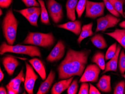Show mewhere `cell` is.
Masks as SVG:
<instances>
[{
  "instance_id": "1",
  "label": "cell",
  "mask_w": 125,
  "mask_h": 94,
  "mask_svg": "<svg viewBox=\"0 0 125 94\" xmlns=\"http://www.w3.org/2000/svg\"><path fill=\"white\" fill-rule=\"evenodd\" d=\"M91 52L90 50L78 51L69 48L65 58L57 68L59 79L64 80L74 76H82Z\"/></svg>"
},
{
  "instance_id": "2",
  "label": "cell",
  "mask_w": 125,
  "mask_h": 94,
  "mask_svg": "<svg viewBox=\"0 0 125 94\" xmlns=\"http://www.w3.org/2000/svg\"><path fill=\"white\" fill-rule=\"evenodd\" d=\"M18 24V20L10 8L7 11L2 23L3 35L9 45H13L15 41Z\"/></svg>"
},
{
  "instance_id": "3",
  "label": "cell",
  "mask_w": 125,
  "mask_h": 94,
  "mask_svg": "<svg viewBox=\"0 0 125 94\" xmlns=\"http://www.w3.org/2000/svg\"><path fill=\"white\" fill-rule=\"evenodd\" d=\"M6 52L27 55L31 57L37 56L41 57L42 56L40 50L36 46L20 44L10 45L4 42L2 43L0 46V54L2 55Z\"/></svg>"
},
{
  "instance_id": "4",
  "label": "cell",
  "mask_w": 125,
  "mask_h": 94,
  "mask_svg": "<svg viewBox=\"0 0 125 94\" xmlns=\"http://www.w3.org/2000/svg\"><path fill=\"white\" fill-rule=\"evenodd\" d=\"M55 39L51 32L44 33L39 32H29L22 43L40 46L45 48L52 47Z\"/></svg>"
},
{
  "instance_id": "5",
  "label": "cell",
  "mask_w": 125,
  "mask_h": 94,
  "mask_svg": "<svg viewBox=\"0 0 125 94\" xmlns=\"http://www.w3.org/2000/svg\"><path fill=\"white\" fill-rule=\"evenodd\" d=\"M105 7L104 2H97L87 0L85 17L95 19L103 16Z\"/></svg>"
},
{
  "instance_id": "6",
  "label": "cell",
  "mask_w": 125,
  "mask_h": 94,
  "mask_svg": "<svg viewBox=\"0 0 125 94\" xmlns=\"http://www.w3.org/2000/svg\"><path fill=\"white\" fill-rule=\"evenodd\" d=\"M120 21V19L111 14H107L104 17H100L97 20V26L95 33L105 31L107 29L114 27Z\"/></svg>"
},
{
  "instance_id": "7",
  "label": "cell",
  "mask_w": 125,
  "mask_h": 94,
  "mask_svg": "<svg viewBox=\"0 0 125 94\" xmlns=\"http://www.w3.org/2000/svg\"><path fill=\"white\" fill-rule=\"evenodd\" d=\"M47 6L49 15L55 23L60 22L63 18V12L62 5L55 0H48Z\"/></svg>"
},
{
  "instance_id": "8",
  "label": "cell",
  "mask_w": 125,
  "mask_h": 94,
  "mask_svg": "<svg viewBox=\"0 0 125 94\" xmlns=\"http://www.w3.org/2000/svg\"><path fill=\"white\" fill-rule=\"evenodd\" d=\"M101 69L96 64H91L88 65L79 80V83L97 81Z\"/></svg>"
},
{
  "instance_id": "9",
  "label": "cell",
  "mask_w": 125,
  "mask_h": 94,
  "mask_svg": "<svg viewBox=\"0 0 125 94\" xmlns=\"http://www.w3.org/2000/svg\"><path fill=\"white\" fill-rule=\"evenodd\" d=\"M25 63L26 74L24 80V88L28 94H33L35 83L38 76L35 73L32 66L27 62H25Z\"/></svg>"
},
{
  "instance_id": "10",
  "label": "cell",
  "mask_w": 125,
  "mask_h": 94,
  "mask_svg": "<svg viewBox=\"0 0 125 94\" xmlns=\"http://www.w3.org/2000/svg\"><path fill=\"white\" fill-rule=\"evenodd\" d=\"M66 46L62 40H60L46 58L47 62L53 63L61 60L65 54Z\"/></svg>"
},
{
  "instance_id": "11",
  "label": "cell",
  "mask_w": 125,
  "mask_h": 94,
  "mask_svg": "<svg viewBox=\"0 0 125 94\" xmlns=\"http://www.w3.org/2000/svg\"><path fill=\"white\" fill-rule=\"evenodd\" d=\"M24 77L25 75L24 73L23 68H22L17 76L11 80L6 86L8 94H19L21 83L25 80Z\"/></svg>"
},
{
  "instance_id": "12",
  "label": "cell",
  "mask_w": 125,
  "mask_h": 94,
  "mask_svg": "<svg viewBox=\"0 0 125 94\" xmlns=\"http://www.w3.org/2000/svg\"><path fill=\"white\" fill-rule=\"evenodd\" d=\"M2 63L8 74L13 75L15 69L20 65V62L17 59L11 56L4 57L2 59Z\"/></svg>"
},
{
  "instance_id": "13",
  "label": "cell",
  "mask_w": 125,
  "mask_h": 94,
  "mask_svg": "<svg viewBox=\"0 0 125 94\" xmlns=\"http://www.w3.org/2000/svg\"><path fill=\"white\" fill-rule=\"evenodd\" d=\"M82 23L79 20L69 21L63 24H58L56 26L60 28L64 29L70 31L77 35L80 34L82 31Z\"/></svg>"
},
{
  "instance_id": "14",
  "label": "cell",
  "mask_w": 125,
  "mask_h": 94,
  "mask_svg": "<svg viewBox=\"0 0 125 94\" xmlns=\"http://www.w3.org/2000/svg\"><path fill=\"white\" fill-rule=\"evenodd\" d=\"M55 73L52 70H51L47 78L41 83L37 94H46L49 92L55 78Z\"/></svg>"
},
{
  "instance_id": "15",
  "label": "cell",
  "mask_w": 125,
  "mask_h": 94,
  "mask_svg": "<svg viewBox=\"0 0 125 94\" xmlns=\"http://www.w3.org/2000/svg\"><path fill=\"white\" fill-rule=\"evenodd\" d=\"M74 78V76L67 79H64L55 83L51 90L52 94H60L68 89Z\"/></svg>"
},
{
  "instance_id": "16",
  "label": "cell",
  "mask_w": 125,
  "mask_h": 94,
  "mask_svg": "<svg viewBox=\"0 0 125 94\" xmlns=\"http://www.w3.org/2000/svg\"><path fill=\"white\" fill-rule=\"evenodd\" d=\"M35 70L38 73L43 80L46 78V73L45 66L40 60L33 58L29 61Z\"/></svg>"
},
{
  "instance_id": "17",
  "label": "cell",
  "mask_w": 125,
  "mask_h": 94,
  "mask_svg": "<svg viewBox=\"0 0 125 94\" xmlns=\"http://www.w3.org/2000/svg\"><path fill=\"white\" fill-rule=\"evenodd\" d=\"M110 76L103 75L100 79L96 85L98 89L103 92L110 93L112 91Z\"/></svg>"
},
{
  "instance_id": "18",
  "label": "cell",
  "mask_w": 125,
  "mask_h": 94,
  "mask_svg": "<svg viewBox=\"0 0 125 94\" xmlns=\"http://www.w3.org/2000/svg\"><path fill=\"white\" fill-rule=\"evenodd\" d=\"M121 48V47L120 45H118L116 53L115 56L111 59L110 61L106 64V68L102 73V74H104L109 71H117L118 59Z\"/></svg>"
},
{
  "instance_id": "19",
  "label": "cell",
  "mask_w": 125,
  "mask_h": 94,
  "mask_svg": "<svg viewBox=\"0 0 125 94\" xmlns=\"http://www.w3.org/2000/svg\"><path fill=\"white\" fill-rule=\"evenodd\" d=\"M105 34L114 39L125 49V29H116L113 32Z\"/></svg>"
},
{
  "instance_id": "20",
  "label": "cell",
  "mask_w": 125,
  "mask_h": 94,
  "mask_svg": "<svg viewBox=\"0 0 125 94\" xmlns=\"http://www.w3.org/2000/svg\"><path fill=\"white\" fill-rule=\"evenodd\" d=\"M78 0H67L66 7L67 19L72 21L76 20L75 10Z\"/></svg>"
},
{
  "instance_id": "21",
  "label": "cell",
  "mask_w": 125,
  "mask_h": 94,
  "mask_svg": "<svg viewBox=\"0 0 125 94\" xmlns=\"http://www.w3.org/2000/svg\"><path fill=\"white\" fill-rule=\"evenodd\" d=\"M93 23H90L87 24L83 25L82 27V31L79 35V37L77 40V42L80 44L81 41L89 36H92L93 35V33L92 31Z\"/></svg>"
},
{
  "instance_id": "22",
  "label": "cell",
  "mask_w": 125,
  "mask_h": 94,
  "mask_svg": "<svg viewBox=\"0 0 125 94\" xmlns=\"http://www.w3.org/2000/svg\"><path fill=\"white\" fill-rule=\"evenodd\" d=\"M105 56L100 51L96 52L91 59V62L97 64L102 70H104L106 68Z\"/></svg>"
},
{
  "instance_id": "23",
  "label": "cell",
  "mask_w": 125,
  "mask_h": 94,
  "mask_svg": "<svg viewBox=\"0 0 125 94\" xmlns=\"http://www.w3.org/2000/svg\"><path fill=\"white\" fill-rule=\"evenodd\" d=\"M91 41L93 45L99 49H104L107 47L106 42L102 34H96L91 38Z\"/></svg>"
},
{
  "instance_id": "24",
  "label": "cell",
  "mask_w": 125,
  "mask_h": 94,
  "mask_svg": "<svg viewBox=\"0 0 125 94\" xmlns=\"http://www.w3.org/2000/svg\"><path fill=\"white\" fill-rule=\"evenodd\" d=\"M38 1L40 5L41 8V21L43 24L49 25L50 23L49 20L48 13L45 6V3L43 0H38Z\"/></svg>"
},
{
  "instance_id": "25",
  "label": "cell",
  "mask_w": 125,
  "mask_h": 94,
  "mask_svg": "<svg viewBox=\"0 0 125 94\" xmlns=\"http://www.w3.org/2000/svg\"><path fill=\"white\" fill-rule=\"evenodd\" d=\"M111 3L114 8L120 13L123 17L125 18V16L123 11V5L124 0H108Z\"/></svg>"
},
{
  "instance_id": "26",
  "label": "cell",
  "mask_w": 125,
  "mask_h": 94,
  "mask_svg": "<svg viewBox=\"0 0 125 94\" xmlns=\"http://www.w3.org/2000/svg\"><path fill=\"white\" fill-rule=\"evenodd\" d=\"M40 9H41V8L38 7H32L21 10H14L17 12L20 13L26 18L28 16H30L32 14L36 12Z\"/></svg>"
},
{
  "instance_id": "27",
  "label": "cell",
  "mask_w": 125,
  "mask_h": 94,
  "mask_svg": "<svg viewBox=\"0 0 125 94\" xmlns=\"http://www.w3.org/2000/svg\"><path fill=\"white\" fill-rule=\"evenodd\" d=\"M117 45L116 42L114 43L110 46L107 49L105 56L106 60L111 59L115 56L117 50Z\"/></svg>"
},
{
  "instance_id": "28",
  "label": "cell",
  "mask_w": 125,
  "mask_h": 94,
  "mask_svg": "<svg viewBox=\"0 0 125 94\" xmlns=\"http://www.w3.org/2000/svg\"><path fill=\"white\" fill-rule=\"evenodd\" d=\"M118 62L120 73L122 75L124 74L125 72V54L123 50H122L121 52Z\"/></svg>"
},
{
  "instance_id": "29",
  "label": "cell",
  "mask_w": 125,
  "mask_h": 94,
  "mask_svg": "<svg viewBox=\"0 0 125 94\" xmlns=\"http://www.w3.org/2000/svg\"><path fill=\"white\" fill-rule=\"evenodd\" d=\"M41 13V8L36 12L27 17L26 19L27 20L32 26L38 27L37 21H38V18Z\"/></svg>"
},
{
  "instance_id": "30",
  "label": "cell",
  "mask_w": 125,
  "mask_h": 94,
  "mask_svg": "<svg viewBox=\"0 0 125 94\" xmlns=\"http://www.w3.org/2000/svg\"><path fill=\"white\" fill-rule=\"evenodd\" d=\"M87 0H79L76 6V10L78 17L80 18L83 13L85 8H86Z\"/></svg>"
},
{
  "instance_id": "31",
  "label": "cell",
  "mask_w": 125,
  "mask_h": 94,
  "mask_svg": "<svg viewBox=\"0 0 125 94\" xmlns=\"http://www.w3.org/2000/svg\"><path fill=\"white\" fill-rule=\"evenodd\" d=\"M103 2L105 4V7L109 11V12L117 17H120V14L118 13V12L114 9L111 3L108 0H103Z\"/></svg>"
},
{
  "instance_id": "32",
  "label": "cell",
  "mask_w": 125,
  "mask_h": 94,
  "mask_svg": "<svg viewBox=\"0 0 125 94\" xmlns=\"http://www.w3.org/2000/svg\"><path fill=\"white\" fill-rule=\"evenodd\" d=\"M78 87V81L77 79H75L71 84L69 87L67 89V93L68 94H76L77 93Z\"/></svg>"
},
{
  "instance_id": "33",
  "label": "cell",
  "mask_w": 125,
  "mask_h": 94,
  "mask_svg": "<svg viewBox=\"0 0 125 94\" xmlns=\"http://www.w3.org/2000/svg\"><path fill=\"white\" fill-rule=\"evenodd\" d=\"M125 88V81L122 80L117 84L114 89V94H123Z\"/></svg>"
},
{
  "instance_id": "34",
  "label": "cell",
  "mask_w": 125,
  "mask_h": 94,
  "mask_svg": "<svg viewBox=\"0 0 125 94\" xmlns=\"http://www.w3.org/2000/svg\"><path fill=\"white\" fill-rule=\"evenodd\" d=\"M89 84L86 82L82 83L78 94H89Z\"/></svg>"
},
{
  "instance_id": "35",
  "label": "cell",
  "mask_w": 125,
  "mask_h": 94,
  "mask_svg": "<svg viewBox=\"0 0 125 94\" xmlns=\"http://www.w3.org/2000/svg\"><path fill=\"white\" fill-rule=\"evenodd\" d=\"M27 7H39L40 5L36 0H21Z\"/></svg>"
},
{
  "instance_id": "36",
  "label": "cell",
  "mask_w": 125,
  "mask_h": 94,
  "mask_svg": "<svg viewBox=\"0 0 125 94\" xmlns=\"http://www.w3.org/2000/svg\"><path fill=\"white\" fill-rule=\"evenodd\" d=\"M12 2V0H0V7L2 8H8Z\"/></svg>"
},
{
  "instance_id": "37",
  "label": "cell",
  "mask_w": 125,
  "mask_h": 94,
  "mask_svg": "<svg viewBox=\"0 0 125 94\" xmlns=\"http://www.w3.org/2000/svg\"><path fill=\"white\" fill-rule=\"evenodd\" d=\"M90 89H89V94H100L101 93L99 91L97 88L93 85L92 84L90 83Z\"/></svg>"
},
{
  "instance_id": "38",
  "label": "cell",
  "mask_w": 125,
  "mask_h": 94,
  "mask_svg": "<svg viewBox=\"0 0 125 94\" xmlns=\"http://www.w3.org/2000/svg\"><path fill=\"white\" fill-rule=\"evenodd\" d=\"M8 92L5 88L3 87H0V94H7Z\"/></svg>"
},
{
  "instance_id": "39",
  "label": "cell",
  "mask_w": 125,
  "mask_h": 94,
  "mask_svg": "<svg viewBox=\"0 0 125 94\" xmlns=\"http://www.w3.org/2000/svg\"><path fill=\"white\" fill-rule=\"evenodd\" d=\"M4 75L1 68L0 69V81L1 82L4 78Z\"/></svg>"
},
{
  "instance_id": "40",
  "label": "cell",
  "mask_w": 125,
  "mask_h": 94,
  "mask_svg": "<svg viewBox=\"0 0 125 94\" xmlns=\"http://www.w3.org/2000/svg\"><path fill=\"white\" fill-rule=\"evenodd\" d=\"M119 26L125 29V21H123L121 22V23H120L119 24Z\"/></svg>"
},
{
  "instance_id": "41",
  "label": "cell",
  "mask_w": 125,
  "mask_h": 94,
  "mask_svg": "<svg viewBox=\"0 0 125 94\" xmlns=\"http://www.w3.org/2000/svg\"><path fill=\"white\" fill-rule=\"evenodd\" d=\"M0 16H1L2 14H3V12L1 9H0Z\"/></svg>"
},
{
  "instance_id": "42",
  "label": "cell",
  "mask_w": 125,
  "mask_h": 94,
  "mask_svg": "<svg viewBox=\"0 0 125 94\" xmlns=\"http://www.w3.org/2000/svg\"><path fill=\"white\" fill-rule=\"evenodd\" d=\"M122 76H123V77H124V78H125V74H124L122 75Z\"/></svg>"
},
{
  "instance_id": "43",
  "label": "cell",
  "mask_w": 125,
  "mask_h": 94,
  "mask_svg": "<svg viewBox=\"0 0 125 94\" xmlns=\"http://www.w3.org/2000/svg\"><path fill=\"white\" fill-rule=\"evenodd\" d=\"M124 94H125V90H124Z\"/></svg>"
},
{
  "instance_id": "44",
  "label": "cell",
  "mask_w": 125,
  "mask_h": 94,
  "mask_svg": "<svg viewBox=\"0 0 125 94\" xmlns=\"http://www.w3.org/2000/svg\"><path fill=\"white\" fill-rule=\"evenodd\" d=\"M124 4H125V0H124Z\"/></svg>"
},
{
  "instance_id": "45",
  "label": "cell",
  "mask_w": 125,
  "mask_h": 94,
  "mask_svg": "<svg viewBox=\"0 0 125 94\" xmlns=\"http://www.w3.org/2000/svg\"><path fill=\"white\" fill-rule=\"evenodd\" d=\"M124 15H125V12H124Z\"/></svg>"
}]
</instances>
